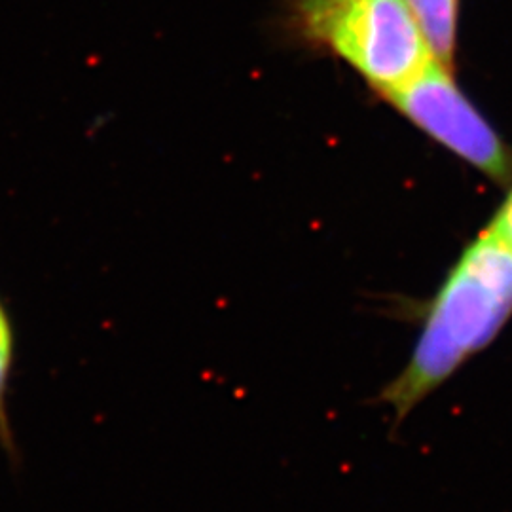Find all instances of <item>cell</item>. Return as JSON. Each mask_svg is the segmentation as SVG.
I'll list each match as a JSON object with an SVG mask.
<instances>
[{
    "label": "cell",
    "instance_id": "obj_5",
    "mask_svg": "<svg viewBox=\"0 0 512 512\" xmlns=\"http://www.w3.org/2000/svg\"><path fill=\"white\" fill-rule=\"evenodd\" d=\"M16 346L14 319L0 298V450L6 454L12 467L19 465L18 442L8 414V391L16 365Z\"/></svg>",
    "mask_w": 512,
    "mask_h": 512
},
{
    "label": "cell",
    "instance_id": "obj_1",
    "mask_svg": "<svg viewBox=\"0 0 512 512\" xmlns=\"http://www.w3.org/2000/svg\"><path fill=\"white\" fill-rule=\"evenodd\" d=\"M511 319L512 249L484 234L461 253L429 300L408 363L378 401L401 423L488 348Z\"/></svg>",
    "mask_w": 512,
    "mask_h": 512
},
{
    "label": "cell",
    "instance_id": "obj_4",
    "mask_svg": "<svg viewBox=\"0 0 512 512\" xmlns=\"http://www.w3.org/2000/svg\"><path fill=\"white\" fill-rule=\"evenodd\" d=\"M420 25L435 59L444 67L452 61L456 44L458 0H404Z\"/></svg>",
    "mask_w": 512,
    "mask_h": 512
},
{
    "label": "cell",
    "instance_id": "obj_3",
    "mask_svg": "<svg viewBox=\"0 0 512 512\" xmlns=\"http://www.w3.org/2000/svg\"><path fill=\"white\" fill-rule=\"evenodd\" d=\"M387 97L440 145L490 177L505 181L512 173L509 150L494 129L463 97L440 61Z\"/></svg>",
    "mask_w": 512,
    "mask_h": 512
},
{
    "label": "cell",
    "instance_id": "obj_2",
    "mask_svg": "<svg viewBox=\"0 0 512 512\" xmlns=\"http://www.w3.org/2000/svg\"><path fill=\"white\" fill-rule=\"evenodd\" d=\"M306 37L346 59L378 90H399L433 61L404 0H298Z\"/></svg>",
    "mask_w": 512,
    "mask_h": 512
},
{
    "label": "cell",
    "instance_id": "obj_6",
    "mask_svg": "<svg viewBox=\"0 0 512 512\" xmlns=\"http://www.w3.org/2000/svg\"><path fill=\"white\" fill-rule=\"evenodd\" d=\"M486 234L512 249V192L497 211L494 222L490 224Z\"/></svg>",
    "mask_w": 512,
    "mask_h": 512
}]
</instances>
